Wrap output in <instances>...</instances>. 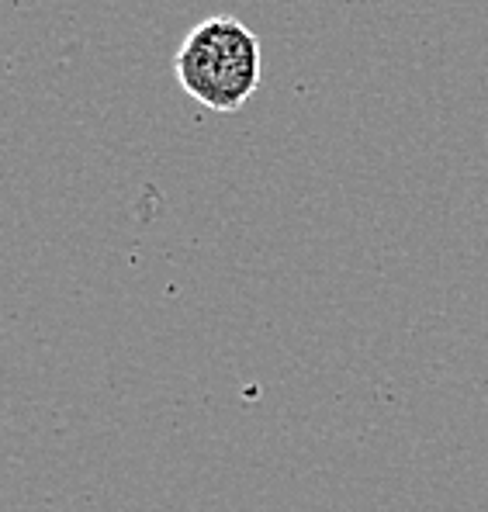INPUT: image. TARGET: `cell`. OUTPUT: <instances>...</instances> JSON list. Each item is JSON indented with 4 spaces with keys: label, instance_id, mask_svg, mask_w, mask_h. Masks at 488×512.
<instances>
[{
    "label": "cell",
    "instance_id": "1",
    "mask_svg": "<svg viewBox=\"0 0 488 512\" xmlns=\"http://www.w3.org/2000/svg\"><path fill=\"white\" fill-rule=\"evenodd\" d=\"M174 73L187 97L208 111L232 115L260 87V42L243 21L215 14L187 32L177 49Z\"/></svg>",
    "mask_w": 488,
    "mask_h": 512
}]
</instances>
